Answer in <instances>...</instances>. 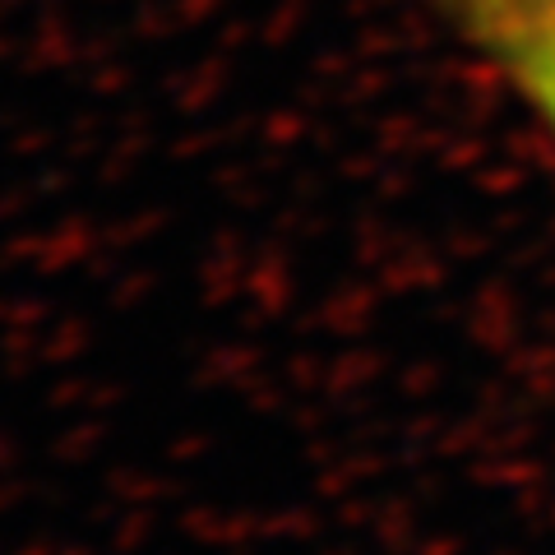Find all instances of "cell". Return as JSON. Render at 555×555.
Returning <instances> with one entry per match:
<instances>
[{
    "label": "cell",
    "mask_w": 555,
    "mask_h": 555,
    "mask_svg": "<svg viewBox=\"0 0 555 555\" xmlns=\"http://www.w3.org/2000/svg\"><path fill=\"white\" fill-rule=\"evenodd\" d=\"M505 83L555 153V0H416Z\"/></svg>",
    "instance_id": "obj_1"
}]
</instances>
